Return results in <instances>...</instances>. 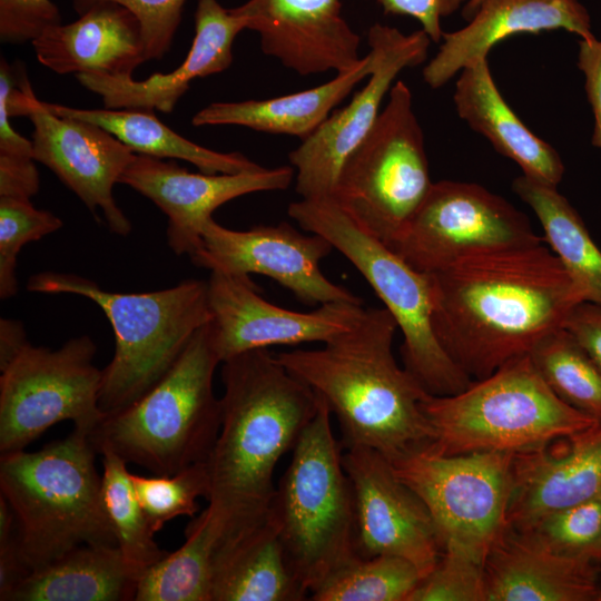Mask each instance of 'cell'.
Here are the masks:
<instances>
[{
    "label": "cell",
    "instance_id": "cell-2",
    "mask_svg": "<svg viewBox=\"0 0 601 601\" xmlns=\"http://www.w3.org/2000/svg\"><path fill=\"white\" fill-rule=\"evenodd\" d=\"M221 364V425L206 461L205 509L219 533L218 546L265 521L276 465L319 408L315 392L268 348L243 352Z\"/></svg>",
    "mask_w": 601,
    "mask_h": 601
},
{
    "label": "cell",
    "instance_id": "cell-17",
    "mask_svg": "<svg viewBox=\"0 0 601 601\" xmlns=\"http://www.w3.org/2000/svg\"><path fill=\"white\" fill-rule=\"evenodd\" d=\"M343 466L354 495L357 556H400L413 563L424 578L442 554L424 502L373 449H344Z\"/></svg>",
    "mask_w": 601,
    "mask_h": 601
},
{
    "label": "cell",
    "instance_id": "cell-26",
    "mask_svg": "<svg viewBox=\"0 0 601 601\" xmlns=\"http://www.w3.org/2000/svg\"><path fill=\"white\" fill-rule=\"evenodd\" d=\"M460 72L453 93L460 118L497 152L513 160L524 176L558 187L564 174L560 155L533 134L504 100L487 57L472 61Z\"/></svg>",
    "mask_w": 601,
    "mask_h": 601
},
{
    "label": "cell",
    "instance_id": "cell-41",
    "mask_svg": "<svg viewBox=\"0 0 601 601\" xmlns=\"http://www.w3.org/2000/svg\"><path fill=\"white\" fill-rule=\"evenodd\" d=\"M115 3L129 10L139 21L147 59H161L170 49L180 24L186 0H72L79 14L89 9Z\"/></svg>",
    "mask_w": 601,
    "mask_h": 601
},
{
    "label": "cell",
    "instance_id": "cell-40",
    "mask_svg": "<svg viewBox=\"0 0 601 601\" xmlns=\"http://www.w3.org/2000/svg\"><path fill=\"white\" fill-rule=\"evenodd\" d=\"M407 601H485L484 562L461 549H443Z\"/></svg>",
    "mask_w": 601,
    "mask_h": 601
},
{
    "label": "cell",
    "instance_id": "cell-25",
    "mask_svg": "<svg viewBox=\"0 0 601 601\" xmlns=\"http://www.w3.org/2000/svg\"><path fill=\"white\" fill-rule=\"evenodd\" d=\"M31 43L38 61L59 75L132 76L148 60L139 21L115 3L93 7L72 22L55 24Z\"/></svg>",
    "mask_w": 601,
    "mask_h": 601
},
{
    "label": "cell",
    "instance_id": "cell-44",
    "mask_svg": "<svg viewBox=\"0 0 601 601\" xmlns=\"http://www.w3.org/2000/svg\"><path fill=\"white\" fill-rule=\"evenodd\" d=\"M578 47L577 65L584 77L585 95L594 119L591 141L601 149V39H580Z\"/></svg>",
    "mask_w": 601,
    "mask_h": 601
},
{
    "label": "cell",
    "instance_id": "cell-14",
    "mask_svg": "<svg viewBox=\"0 0 601 601\" xmlns=\"http://www.w3.org/2000/svg\"><path fill=\"white\" fill-rule=\"evenodd\" d=\"M11 117L27 116L32 126L35 160L49 168L110 231L127 236L130 220L116 204L112 189L136 152L102 127L56 115L35 96L24 73L7 97Z\"/></svg>",
    "mask_w": 601,
    "mask_h": 601
},
{
    "label": "cell",
    "instance_id": "cell-6",
    "mask_svg": "<svg viewBox=\"0 0 601 601\" xmlns=\"http://www.w3.org/2000/svg\"><path fill=\"white\" fill-rule=\"evenodd\" d=\"M220 363L209 322L151 390L106 414L90 435L97 453L112 451L160 475L206 462L221 425V401L213 385Z\"/></svg>",
    "mask_w": 601,
    "mask_h": 601
},
{
    "label": "cell",
    "instance_id": "cell-28",
    "mask_svg": "<svg viewBox=\"0 0 601 601\" xmlns=\"http://www.w3.org/2000/svg\"><path fill=\"white\" fill-rule=\"evenodd\" d=\"M308 593L290 570L268 514L216 550L211 601H303Z\"/></svg>",
    "mask_w": 601,
    "mask_h": 601
},
{
    "label": "cell",
    "instance_id": "cell-36",
    "mask_svg": "<svg viewBox=\"0 0 601 601\" xmlns=\"http://www.w3.org/2000/svg\"><path fill=\"white\" fill-rule=\"evenodd\" d=\"M139 504L154 533L166 522L199 511L198 496L206 499L209 477L206 462L193 464L175 474L145 476L131 474Z\"/></svg>",
    "mask_w": 601,
    "mask_h": 601
},
{
    "label": "cell",
    "instance_id": "cell-3",
    "mask_svg": "<svg viewBox=\"0 0 601 601\" xmlns=\"http://www.w3.org/2000/svg\"><path fill=\"white\" fill-rule=\"evenodd\" d=\"M396 328L385 307L365 308L351 329L324 347L276 355L335 414L343 449L370 447L391 463L435 437L421 407L428 393L393 354Z\"/></svg>",
    "mask_w": 601,
    "mask_h": 601
},
{
    "label": "cell",
    "instance_id": "cell-50",
    "mask_svg": "<svg viewBox=\"0 0 601 601\" xmlns=\"http://www.w3.org/2000/svg\"><path fill=\"white\" fill-rule=\"evenodd\" d=\"M598 564L600 566V597H599V601H601V560L598 561Z\"/></svg>",
    "mask_w": 601,
    "mask_h": 601
},
{
    "label": "cell",
    "instance_id": "cell-39",
    "mask_svg": "<svg viewBox=\"0 0 601 601\" xmlns=\"http://www.w3.org/2000/svg\"><path fill=\"white\" fill-rule=\"evenodd\" d=\"M13 69L4 58L0 62V197L31 199L40 188L32 141L10 124L7 97L17 83Z\"/></svg>",
    "mask_w": 601,
    "mask_h": 601
},
{
    "label": "cell",
    "instance_id": "cell-38",
    "mask_svg": "<svg viewBox=\"0 0 601 601\" xmlns=\"http://www.w3.org/2000/svg\"><path fill=\"white\" fill-rule=\"evenodd\" d=\"M62 220L36 208L30 199L0 197V297L11 298L18 290L17 257L21 248L62 227Z\"/></svg>",
    "mask_w": 601,
    "mask_h": 601
},
{
    "label": "cell",
    "instance_id": "cell-32",
    "mask_svg": "<svg viewBox=\"0 0 601 601\" xmlns=\"http://www.w3.org/2000/svg\"><path fill=\"white\" fill-rule=\"evenodd\" d=\"M185 536L178 550L142 572L135 601H211L219 533L206 510L188 524Z\"/></svg>",
    "mask_w": 601,
    "mask_h": 601
},
{
    "label": "cell",
    "instance_id": "cell-49",
    "mask_svg": "<svg viewBox=\"0 0 601 601\" xmlns=\"http://www.w3.org/2000/svg\"><path fill=\"white\" fill-rule=\"evenodd\" d=\"M591 558L597 562L601 560V536L591 551Z\"/></svg>",
    "mask_w": 601,
    "mask_h": 601
},
{
    "label": "cell",
    "instance_id": "cell-13",
    "mask_svg": "<svg viewBox=\"0 0 601 601\" xmlns=\"http://www.w3.org/2000/svg\"><path fill=\"white\" fill-rule=\"evenodd\" d=\"M525 214L481 185L433 183L402 235L388 247L424 274L469 256L542 244Z\"/></svg>",
    "mask_w": 601,
    "mask_h": 601
},
{
    "label": "cell",
    "instance_id": "cell-33",
    "mask_svg": "<svg viewBox=\"0 0 601 601\" xmlns=\"http://www.w3.org/2000/svg\"><path fill=\"white\" fill-rule=\"evenodd\" d=\"M529 356L561 401L601 424V371L565 328L544 336Z\"/></svg>",
    "mask_w": 601,
    "mask_h": 601
},
{
    "label": "cell",
    "instance_id": "cell-8",
    "mask_svg": "<svg viewBox=\"0 0 601 601\" xmlns=\"http://www.w3.org/2000/svg\"><path fill=\"white\" fill-rule=\"evenodd\" d=\"M331 415L319 398L318 412L292 450L268 510L288 565L309 593L357 556L353 489Z\"/></svg>",
    "mask_w": 601,
    "mask_h": 601
},
{
    "label": "cell",
    "instance_id": "cell-7",
    "mask_svg": "<svg viewBox=\"0 0 601 601\" xmlns=\"http://www.w3.org/2000/svg\"><path fill=\"white\" fill-rule=\"evenodd\" d=\"M421 407L443 455L520 454L543 449L600 423L561 401L529 354L515 357L454 395L427 394Z\"/></svg>",
    "mask_w": 601,
    "mask_h": 601
},
{
    "label": "cell",
    "instance_id": "cell-42",
    "mask_svg": "<svg viewBox=\"0 0 601 601\" xmlns=\"http://www.w3.org/2000/svg\"><path fill=\"white\" fill-rule=\"evenodd\" d=\"M58 23H61V13L51 0H0L1 42H32Z\"/></svg>",
    "mask_w": 601,
    "mask_h": 601
},
{
    "label": "cell",
    "instance_id": "cell-5",
    "mask_svg": "<svg viewBox=\"0 0 601 601\" xmlns=\"http://www.w3.org/2000/svg\"><path fill=\"white\" fill-rule=\"evenodd\" d=\"M27 288L87 297L107 316L116 349L102 370L99 406L106 414L127 407L151 390L195 333L213 319L206 280L187 279L147 293H116L76 274L42 272L29 277Z\"/></svg>",
    "mask_w": 601,
    "mask_h": 601
},
{
    "label": "cell",
    "instance_id": "cell-20",
    "mask_svg": "<svg viewBox=\"0 0 601 601\" xmlns=\"http://www.w3.org/2000/svg\"><path fill=\"white\" fill-rule=\"evenodd\" d=\"M231 11L259 35L265 55L300 76L345 72L363 59L341 0H248Z\"/></svg>",
    "mask_w": 601,
    "mask_h": 601
},
{
    "label": "cell",
    "instance_id": "cell-12",
    "mask_svg": "<svg viewBox=\"0 0 601 601\" xmlns=\"http://www.w3.org/2000/svg\"><path fill=\"white\" fill-rule=\"evenodd\" d=\"M514 454L443 455L425 447L394 462L395 474L426 505L442 546L481 561L506 526Z\"/></svg>",
    "mask_w": 601,
    "mask_h": 601
},
{
    "label": "cell",
    "instance_id": "cell-23",
    "mask_svg": "<svg viewBox=\"0 0 601 601\" xmlns=\"http://www.w3.org/2000/svg\"><path fill=\"white\" fill-rule=\"evenodd\" d=\"M485 601H599L600 566L554 553L505 526L485 562Z\"/></svg>",
    "mask_w": 601,
    "mask_h": 601
},
{
    "label": "cell",
    "instance_id": "cell-46",
    "mask_svg": "<svg viewBox=\"0 0 601 601\" xmlns=\"http://www.w3.org/2000/svg\"><path fill=\"white\" fill-rule=\"evenodd\" d=\"M32 570L23 560L17 533L0 542V600L6 601L10 592L22 582Z\"/></svg>",
    "mask_w": 601,
    "mask_h": 601
},
{
    "label": "cell",
    "instance_id": "cell-43",
    "mask_svg": "<svg viewBox=\"0 0 601 601\" xmlns=\"http://www.w3.org/2000/svg\"><path fill=\"white\" fill-rule=\"evenodd\" d=\"M386 14L416 19L434 42L442 40L441 20L463 8L467 0H376Z\"/></svg>",
    "mask_w": 601,
    "mask_h": 601
},
{
    "label": "cell",
    "instance_id": "cell-48",
    "mask_svg": "<svg viewBox=\"0 0 601 601\" xmlns=\"http://www.w3.org/2000/svg\"><path fill=\"white\" fill-rule=\"evenodd\" d=\"M484 0H467V2L462 8V16L464 19L469 20L480 8Z\"/></svg>",
    "mask_w": 601,
    "mask_h": 601
},
{
    "label": "cell",
    "instance_id": "cell-27",
    "mask_svg": "<svg viewBox=\"0 0 601 601\" xmlns=\"http://www.w3.org/2000/svg\"><path fill=\"white\" fill-rule=\"evenodd\" d=\"M373 69L368 52L353 69L336 73L317 87L264 100L213 102L191 119L194 126L235 125L253 130L289 135L302 141L312 136Z\"/></svg>",
    "mask_w": 601,
    "mask_h": 601
},
{
    "label": "cell",
    "instance_id": "cell-15",
    "mask_svg": "<svg viewBox=\"0 0 601 601\" xmlns=\"http://www.w3.org/2000/svg\"><path fill=\"white\" fill-rule=\"evenodd\" d=\"M431 41L422 29L410 35L381 23L368 29L373 69L366 85L288 155L296 170L295 190L302 198L333 195L345 160L373 128L397 75L423 63Z\"/></svg>",
    "mask_w": 601,
    "mask_h": 601
},
{
    "label": "cell",
    "instance_id": "cell-24",
    "mask_svg": "<svg viewBox=\"0 0 601 601\" xmlns=\"http://www.w3.org/2000/svg\"><path fill=\"white\" fill-rule=\"evenodd\" d=\"M565 441L560 450L548 445L514 455L508 526L520 529L546 513L601 494V424Z\"/></svg>",
    "mask_w": 601,
    "mask_h": 601
},
{
    "label": "cell",
    "instance_id": "cell-1",
    "mask_svg": "<svg viewBox=\"0 0 601 601\" xmlns=\"http://www.w3.org/2000/svg\"><path fill=\"white\" fill-rule=\"evenodd\" d=\"M428 275L435 336L472 381L528 355L585 300L542 244L475 254Z\"/></svg>",
    "mask_w": 601,
    "mask_h": 601
},
{
    "label": "cell",
    "instance_id": "cell-9",
    "mask_svg": "<svg viewBox=\"0 0 601 601\" xmlns=\"http://www.w3.org/2000/svg\"><path fill=\"white\" fill-rule=\"evenodd\" d=\"M287 211L303 229L326 238L374 289L402 332L404 368L428 394L454 395L473 382L435 336L428 274L416 270L362 229L332 197L302 198Z\"/></svg>",
    "mask_w": 601,
    "mask_h": 601
},
{
    "label": "cell",
    "instance_id": "cell-37",
    "mask_svg": "<svg viewBox=\"0 0 601 601\" xmlns=\"http://www.w3.org/2000/svg\"><path fill=\"white\" fill-rule=\"evenodd\" d=\"M513 530L554 553L591 558L601 536V494L546 513Z\"/></svg>",
    "mask_w": 601,
    "mask_h": 601
},
{
    "label": "cell",
    "instance_id": "cell-45",
    "mask_svg": "<svg viewBox=\"0 0 601 601\" xmlns=\"http://www.w3.org/2000/svg\"><path fill=\"white\" fill-rule=\"evenodd\" d=\"M565 328L601 371V305L581 302L568 315Z\"/></svg>",
    "mask_w": 601,
    "mask_h": 601
},
{
    "label": "cell",
    "instance_id": "cell-11",
    "mask_svg": "<svg viewBox=\"0 0 601 601\" xmlns=\"http://www.w3.org/2000/svg\"><path fill=\"white\" fill-rule=\"evenodd\" d=\"M96 351L88 335L58 349L28 343L1 370V454L24 450L62 421L91 435L106 416L99 406L102 371L92 363Z\"/></svg>",
    "mask_w": 601,
    "mask_h": 601
},
{
    "label": "cell",
    "instance_id": "cell-29",
    "mask_svg": "<svg viewBox=\"0 0 601 601\" xmlns=\"http://www.w3.org/2000/svg\"><path fill=\"white\" fill-rule=\"evenodd\" d=\"M140 575L117 545L85 544L32 571L6 601H129Z\"/></svg>",
    "mask_w": 601,
    "mask_h": 601
},
{
    "label": "cell",
    "instance_id": "cell-18",
    "mask_svg": "<svg viewBox=\"0 0 601 601\" xmlns=\"http://www.w3.org/2000/svg\"><path fill=\"white\" fill-rule=\"evenodd\" d=\"M215 347L226 361L243 352L278 345L327 343L351 329L363 304L333 302L295 312L267 302L248 275L210 272L207 280Z\"/></svg>",
    "mask_w": 601,
    "mask_h": 601
},
{
    "label": "cell",
    "instance_id": "cell-10",
    "mask_svg": "<svg viewBox=\"0 0 601 601\" xmlns=\"http://www.w3.org/2000/svg\"><path fill=\"white\" fill-rule=\"evenodd\" d=\"M432 185L412 92L397 80L373 128L345 160L331 197L362 229L391 246Z\"/></svg>",
    "mask_w": 601,
    "mask_h": 601
},
{
    "label": "cell",
    "instance_id": "cell-4",
    "mask_svg": "<svg viewBox=\"0 0 601 601\" xmlns=\"http://www.w3.org/2000/svg\"><path fill=\"white\" fill-rule=\"evenodd\" d=\"M96 454L90 435L76 428L39 451L1 454V495L14 514L19 550L32 571L80 545H117Z\"/></svg>",
    "mask_w": 601,
    "mask_h": 601
},
{
    "label": "cell",
    "instance_id": "cell-21",
    "mask_svg": "<svg viewBox=\"0 0 601 601\" xmlns=\"http://www.w3.org/2000/svg\"><path fill=\"white\" fill-rule=\"evenodd\" d=\"M245 21L218 0H197L195 37L184 62L168 73H154L137 81L132 76L79 73L77 80L100 96L105 108L171 112L196 78L229 68L233 43Z\"/></svg>",
    "mask_w": 601,
    "mask_h": 601
},
{
    "label": "cell",
    "instance_id": "cell-34",
    "mask_svg": "<svg viewBox=\"0 0 601 601\" xmlns=\"http://www.w3.org/2000/svg\"><path fill=\"white\" fill-rule=\"evenodd\" d=\"M101 492L117 546L127 563L142 572L167 552L154 540L146 515L137 499L127 462L109 450H102Z\"/></svg>",
    "mask_w": 601,
    "mask_h": 601
},
{
    "label": "cell",
    "instance_id": "cell-35",
    "mask_svg": "<svg viewBox=\"0 0 601 601\" xmlns=\"http://www.w3.org/2000/svg\"><path fill=\"white\" fill-rule=\"evenodd\" d=\"M421 580L417 568L403 558L355 556L331 572L309 593V600L407 601Z\"/></svg>",
    "mask_w": 601,
    "mask_h": 601
},
{
    "label": "cell",
    "instance_id": "cell-47",
    "mask_svg": "<svg viewBox=\"0 0 601 601\" xmlns=\"http://www.w3.org/2000/svg\"><path fill=\"white\" fill-rule=\"evenodd\" d=\"M28 344L21 322L0 319V371Z\"/></svg>",
    "mask_w": 601,
    "mask_h": 601
},
{
    "label": "cell",
    "instance_id": "cell-22",
    "mask_svg": "<svg viewBox=\"0 0 601 601\" xmlns=\"http://www.w3.org/2000/svg\"><path fill=\"white\" fill-rule=\"evenodd\" d=\"M559 29L580 39L595 38L590 13L579 0H484L463 28L443 32V42L424 67L423 79L431 88H440L511 36Z\"/></svg>",
    "mask_w": 601,
    "mask_h": 601
},
{
    "label": "cell",
    "instance_id": "cell-31",
    "mask_svg": "<svg viewBox=\"0 0 601 601\" xmlns=\"http://www.w3.org/2000/svg\"><path fill=\"white\" fill-rule=\"evenodd\" d=\"M512 188L536 215L543 240L582 289L585 300L601 305V250L578 211L556 187L524 175L514 179Z\"/></svg>",
    "mask_w": 601,
    "mask_h": 601
},
{
    "label": "cell",
    "instance_id": "cell-19",
    "mask_svg": "<svg viewBox=\"0 0 601 601\" xmlns=\"http://www.w3.org/2000/svg\"><path fill=\"white\" fill-rule=\"evenodd\" d=\"M294 176L293 166L237 174L190 173L175 161L136 154L119 183L150 199L167 216L170 249L190 256L199 248L203 227L215 209L243 195L284 190Z\"/></svg>",
    "mask_w": 601,
    "mask_h": 601
},
{
    "label": "cell",
    "instance_id": "cell-30",
    "mask_svg": "<svg viewBox=\"0 0 601 601\" xmlns=\"http://www.w3.org/2000/svg\"><path fill=\"white\" fill-rule=\"evenodd\" d=\"M41 104L56 115L102 127L136 154L185 160L205 174H237L263 167L240 152H220L188 140L161 122L152 110L81 109L46 101Z\"/></svg>",
    "mask_w": 601,
    "mask_h": 601
},
{
    "label": "cell",
    "instance_id": "cell-16",
    "mask_svg": "<svg viewBox=\"0 0 601 601\" xmlns=\"http://www.w3.org/2000/svg\"><path fill=\"white\" fill-rule=\"evenodd\" d=\"M332 250V244L323 236L304 235L287 223L234 230L211 217L203 227L199 248L189 258L195 266L210 272L267 276L309 306L333 302L363 304L362 298L322 272L319 264Z\"/></svg>",
    "mask_w": 601,
    "mask_h": 601
}]
</instances>
